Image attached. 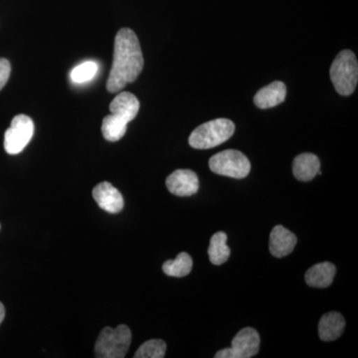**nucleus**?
I'll use <instances>...</instances> for the list:
<instances>
[{
	"label": "nucleus",
	"mask_w": 358,
	"mask_h": 358,
	"mask_svg": "<svg viewBox=\"0 0 358 358\" xmlns=\"http://www.w3.org/2000/svg\"><path fill=\"white\" fill-rule=\"evenodd\" d=\"M234 131V122L230 120H213L205 122L192 131L189 136V145L197 150H208L229 140Z\"/></svg>",
	"instance_id": "7ed1b4c3"
},
{
	"label": "nucleus",
	"mask_w": 358,
	"mask_h": 358,
	"mask_svg": "<svg viewBox=\"0 0 358 358\" xmlns=\"http://www.w3.org/2000/svg\"><path fill=\"white\" fill-rule=\"evenodd\" d=\"M345 320L339 313H326L320 320V338L324 341H333L341 338L345 331Z\"/></svg>",
	"instance_id": "4468645a"
},
{
	"label": "nucleus",
	"mask_w": 358,
	"mask_h": 358,
	"mask_svg": "<svg viewBox=\"0 0 358 358\" xmlns=\"http://www.w3.org/2000/svg\"><path fill=\"white\" fill-rule=\"evenodd\" d=\"M4 317H6V308H4L2 303H0V324H1L2 320H4Z\"/></svg>",
	"instance_id": "4be33fe9"
},
{
	"label": "nucleus",
	"mask_w": 358,
	"mask_h": 358,
	"mask_svg": "<svg viewBox=\"0 0 358 358\" xmlns=\"http://www.w3.org/2000/svg\"><path fill=\"white\" fill-rule=\"evenodd\" d=\"M320 162L317 155L301 154L294 159V178L300 181H310L320 174Z\"/></svg>",
	"instance_id": "2eb2a0df"
},
{
	"label": "nucleus",
	"mask_w": 358,
	"mask_h": 358,
	"mask_svg": "<svg viewBox=\"0 0 358 358\" xmlns=\"http://www.w3.org/2000/svg\"><path fill=\"white\" fill-rule=\"evenodd\" d=\"M93 197L99 206L109 213H119L124 208L122 193L107 181L101 182L94 188Z\"/></svg>",
	"instance_id": "1a4fd4ad"
},
{
	"label": "nucleus",
	"mask_w": 358,
	"mask_h": 358,
	"mask_svg": "<svg viewBox=\"0 0 358 358\" xmlns=\"http://www.w3.org/2000/svg\"><path fill=\"white\" fill-rule=\"evenodd\" d=\"M143 56L140 41L133 30L122 28L115 35L114 60L108 78L110 93L122 91L140 76L143 68Z\"/></svg>",
	"instance_id": "f257e3e1"
},
{
	"label": "nucleus",
	"mask_w": 358,
	"mask_h": 358,
	"mask_svg": "<svg viewBox=\"0 0 358 358\" xmlns=\"http://www.w3.org/2000/svg\"><path fill=\"white\" fill-rule=\"evenodd\" d=\"M166 352V343L162 339H150L140 346L134 357L164 358Z\"/></svg>",
	"instance_id": "6ab92c4d"
},
{
	"label": "nucleus",
	"mask_w": 358,
	"mask_h": 358,
	"mask_svg": "<svg viewBox=\"0 0 358 358\" xmlns=\"http://www.w3.org/2000/svg\"><path fill=\"white\" fill-rule=\"evenodd\" d=\"M336 268L334 264L324 262L317 264L306 273V282L313 288H327L331 286L336 275Z\"/></svg>",
	"instance_id": "ddd939ff"
},
{
	"label": "nucleus",
	"mask_w": 358,
	"mask_h": 358,
	"mask_svg": "<svg viewBox=\"0 0 358 358\" xmlns=\"http://www.w3.org/2000/svg\"><path fill=\"white\" fill-rule=\"evenodd\" d=\"M209 167L219 176L237 179L246 178L251 171L248 157L235 150H223L213 155L209 160Z\"/></svg>",
	"instance_id": "39448f33"
},
{
	"label": "nucleus",
	"mask_w": 358,
	"mask_h": 358,
	"mask_svg": "<svg viewBox=\"0 0 358 358\" xmlns=\"http://www.w3.org/2000/svg\"><path fill=\"white\" fill-rule=\"evenodd\" d=\"M260 350V336L255 329L246 327L233 338L230 348H224L215 355L216 358H251Z\"/></svg>",
	"instance_id": "0eeeda50"
},
{
	"label": "nucleus",
	"mask_w": 358,
	"mask_h": 358,
	"mask_svg": "<svg viewBox=\"0 0 358 358\" xmlns=\"http://www.w3.org/2000/svg\"><path fill=\"white\" fill-rule=\"evenodd\" d=\"M129 122L115 117L114 115H109L103 120L102 133L103 138L109 141H117L121 140L127 133V127Z\"/></svg>",
	"instance_id": "a211bd4d"
},
{
	"label": "nucleus",
	"mask_w": 358,
	"mask_h": 358,
	"mask_svg": "<svg viewBox=\"0 0 358 358\" xmlns=\"http://www.w3.org/2000/svg\"><path fill=\"white\" fill-rule=\"evenodd\" d=\"M286 96V85L282 82L275 81L259 90L254 96V103L259 109H270L284 102Z\"/></svg>",
	"instance_id": "f8f14e48"
},
{
	"label": "nucleus",
	"mask_w": 358,
	"mask_h": 358,
	"mask_svg": "<svg viewBox=\"0 0 358 358\" xmlns=\"http://www.w3.org/2000/svg\"><path fill=\"white\" fill-rule=\"evenodd\" d=\"M98 69V64L96 62L87 61L72 70L71 79L77 84L86 83L96 76Z\"/></svg>",
	"instance_id": "aec40b11"
},
{
	"label": "nucleus",
	"mask_w": 358,
	"mask_h": 358,
	"mask_svg": "<svg viewBox=\"0 0 358 358\" xmlns=\"http://www.w3.org/2000/svg\"><path fill=\"white\" fill-rule=\"evenodd\" d=\"M192 257L189 254L182 252V253L178 254L174 260L166 261L162 265V271L171 277L181 278L185 277L192 272Z\"/></svg>",
	"instance_id": "f3484780"
},
{
	"label": "nucleus",
	"mask_w": 358,
	"mask_h": 358,
	"mask_svg": "<svg viewBox=\"0 0 358 358\" xmlns=\"http://www.w3.org/2000/svg\"><path fill=\"white\" fill-rule=\"evenodd\" d=\"M10 62L6 58H0V91L6 86L10 77Z\"/></svg>",
	"instance_id": "412c9836"
},
{
	"label": "nucleus",
	"mask_w": 358,
	"mask_h": 358,
	"mask_svg": "<svg viewBox=\"0 0 358 358\" xmlns=\"http://www.w3.org/2000/svg\"><path fill=\"white\" fill-rule=\"evenodd\" d=\"M209 260L213 265L219 266L227 262L230 248L227 246V235L217 232L211 237L208 248Z\"/></svg>",
	"instance_id": "dca6fc26"
},
{
	"label": "nucleus",
	"mask_w": 358,
	"mask_h": 358,
	"mask_svg": "<svg viewBox=\"0 0 358 358\" xmlns=\"http://www.w3.org/2000/svg\"><path fill=\"white\" fill-rule=\"evenodd\" d=\"M131 343V329L124 324L115 329L105 327L96 341V357L124 358L128 352Z\"/></svg>",
	"instance_id": "20e7f679"
},
{
	"label": "nucleus",
	"mask_w": 358,
	"mask_h": 358,
	"mask_svg": "<svg viewBox=\"0 0 358 358\" xmlns=\"http://www.w3.org/2000/svg\"><path fill=\"white\" fill-rule=\"evenodd\" d=\"M34 134V122L26 115L13 117L10 128L4 134V150L8 155H18L32 140Z\"/></svg>",
	"instance_id": "423d86ee"
},
{
	"label": "nucleus",
	"mask_w": 358,
	"mask_h": 358,
	"mask_svg": "<svg viewBox=\"0 0 358 358\" xmlns=\"http://www.w3.org/2000/svg\"><path fill=\"white\" fill-rule=\"evenodd\" d=\"M110 114L127 122L133 121L140 110V102L134 94L122 92L110 105Z\"/></svg>",
	"instance_id": "9b49d317"
},
{
	"label": "nucleus",
	"mask_w": 358,
	"mask_h": 358,
	"mask_svg": "<svg viewBox=\"0 0 358 358\" xmlns=\"http://www.w3.org/2000/svg\"><path fill=\"white\" fill-rule=\"evenodd\" d=\"M166 187L176 196H192L199 192V178L189 169H178L166 178Z\"/></svg>",
	"instance_id": "6e6552de"
},
{
	"label": "nucleus",
	"mask_w": 358,
	"mask_h": 358,
	"mask_svg": "<svg viewBox=\"0 0 358 358\" xmlns=\"http://www.w3.org/2000/svg\"><path fill=\"white\" fill-rule=\"evenodd\" d=\"M329 76L339 95H352L358 80V63L355 53L350 50L341 51L331 66Z\"/></svg>",
	"instance_id": "f03ea898"
},
{
	"label": "nucleus",
	"mask_w": 358,
	"mask_h": 358,
	"mask_svg": "<svg viewBox=\"0 0 358 358\" xmlns=\"http://www.w3.org/2000/svg\"><path fill=\"white\" fill-rule=\"evenodd\" d=\"M296 237L282 225L275 226L270 235V252L275 258L289 255L296 245Z\"/></svg>",
	"instance_id": "9d476101"
}]
</instances>
